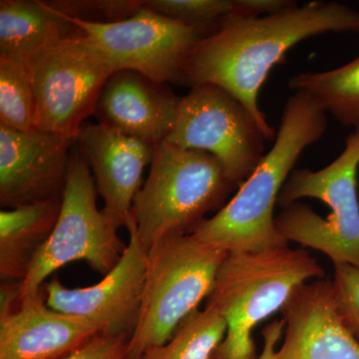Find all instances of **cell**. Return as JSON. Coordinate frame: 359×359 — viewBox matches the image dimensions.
<instances>
[{"mask_svg":"<svg viewBox=\"0 0 359 359\" xmlns=\"http://www.w3.org/2000/svg\"><path fill=\"white\" fill-rule=\"evenodd\" d=\"M75 142L93 171L97 192L104 201L103 214L117 230L127 229L155 146L99 123L84 124Z\"/></svg>","mask_w":359,"mask_h":359,"instance_id":"4fadbf2b","label":"cell"},{"mask_svg":"<svg viewBox=\"0 0 359 359\" xmlns=\"http://www.w3.org/2000/svg\"><path fill=\"white\" fill-rule=\"evenodd\" d=\"M285 330L283 320H275L266 325L263 330L264 346L257 359H276V346L282 339Z\"/></svg>","mask_w":359,"mask_h":359,"instance_id":"484cf974","label":"cell"},{"mask_svg":"<svg viewBox=\"0 0 359 359\" xmlns=\"http://www.w3.org/2000/svg\"><path fill=\"white\" fill-rule=\"evenodd\" d=\"M96 334L89 321L45 306L40 292L0 313V359H62Z\"/></svg>","mask_w":359,"mask_h":359,"instance_id":"2e32d148","label":"cell"},{"mask_svg":"<svg viewBox=\"0 0 359 359\" xmlns=\"http://www.w3.org/2000/svg\"><path fill=\"white\" fill-rule=\"evenodd\" d=\"M226 320L214 309H197L180 323L166 344L150 349L141 359H211L226 337Z\"/></svg>","mask_w":359,"mask_h":359,"instance_id":"ffe728a7","label":"cell"},{"mask_svg":"<svg viewBox=\"0 0 359 359\" xmlns=\"http://www.w3.org/2000/svg\"><path fill=\"white\" fill-rule=\"evenodd\" d=\"M358 169L359 129L327 167L292 171L278 201L280 235L323 252L334 264L359 269Z\"/></svg>","mask_w":359,"mask_h":359,"instance_id":"277c9868","label":"cell"},{"mask_svg":"<svg viewBox=\"0 0 359 359\" xmlns=\"http://www.w3.org/2000/svg\"><path fill=\"white\" fill-rule=\"evenodd\" d=\"M290 88L304 92L344 126L359 129V56L325 72H302L290 78Z\"/></svg>","mask_w":359,"mask_h":359,"instance_id":"d6986e66","label":"cell"},{"mask_svg":"<svg viewBox=\"0 0 359 359\" xmlns=\"http://www.w3.org/2000/svg\"><path fill=\"white\" fill-rule=\"evenodd\" d=\"M263 130L250 110L216 85L191 88L180 99L170 145L209 153L236 187L242 185L264 157Z\"/></svg>","mask_w":359,"mask_h":359,"instance_id":"9c48e42d","label":"cell"},{"mask_svg":"<svg viewBox=\"0 0 359 359\" xmlns=\"http://www.w3.org/2000/svg\"><path fill=\"white\" fill-rule=\"evenodd\" d=\"M226 255L191 233H170L151 245L140 313L127 359H141L171 339L180 323L207 299Z\"/></svg>","mask_w":359,"mask_h":359,"instance_id":"8992f818","label":"cell"},{"mask_svg":"<svg viewBox=\"0 0 359 359\" xmlns=\"http://www.w3.org/2000/svg\"><path fill=\"white\" fill-rule=\"evenodd\" d=\"M359 32V13L334 1H311L263 18L231 13L191 52L180 85L211 84L238 99L266 140L276 132L259 105L269 72L304 40L327 33Z\"/></svg>","mask_w":359,"mask_h":359,"instance_id":"6da1fadb","label":"cell"},{"mask_svg":"<svg viewBox=\"0 0 359 359\" xmlns=\"http://www.w3.org/2000/svg\"><path fill=\"white\" fill-rule=\"evenodd\" d=\"M164 85L136 71H116L101 90L94 116L99 124L158 145L173 128L181 99Z\"/></svg>","mask_w":359,"mask_h":359,"instance_id":"9a60e30c","label":"cell"},{"mask_svg":"<svg viewBox=\"0 0 359 359\" xmlns=\"http://www.w3.org/2000/svg\"><path fill=\"white\" fill-rule=\"evenodd\" d=\"M150 165L132 207L135 231L147 252L170 233H191L208 212L224 207L236 187L214 156L165 141L155 146Z\"/></svg>","mask_w":359,"mask_h":359,"instance_id":"5b68a950","label":"cell"},{"mask_svg":"<svg viewBox=\"0 0 359 359\" xmlns=\"http://www.w3.org/2000/svg\"><path fill=\"white\" fill-rule=\"evenodd\" d=\"M75 140L0 124V204L6 209L62 198Z\"/></svg>","mask_w":359,"mask_h":359,"instance_id":"7c38bea8","label":"cell"},{"mask_svg":"<svg viewBox=\"0 0 359 359\" xmlns=\"http://www.w3.org/2000/svg\"><path fill=\"white\" fill-rule=\"evenodd\" d=\"M62 198L0 212V278L22 283L33 259L50 238Z\"/></svg>","mask_w":359,"mask_h":359,"instance_id":"e0dca14e","label":"cell"},{"mask_svg":"<svg viewBox=\"0 0 359 359\" xmlns=\"http://www.w3.org/2000/svg\"><path fill=\"white\" fill-rule=\"evenodd\" d=\"M65 14L102 52L115 72L136 71L159 84H179L191 52L205 36L197 28L143 6L126 20L110 22Z\"/></svg>","mask_w":359,"mask_h":359,"instance_id":"30bf717a","label":"cell"},{"mask_svg":"<svg viewBox=\"0 0 359 359\" xmlns=\"http://www.w3.org/2000/svg\"><path fill=\"white\" fill-rule=\"evenodd\" d=\"M25 60L34 92L36 128L76 140L115 72L109 61L79 29Z\"/></svg>","mask_w":359,"mask_h":359,"instance_id":"ba28073f","label":"cell"},{"mask_svg":"<svg viewBox=\"0 0 359 359\" xmlns=\"http://www.w3.org/2000/svg\"><path fill=\"white\" fill-rule=\"evenodd\" d=\"M327 113L304 92H294L283 108L275 143L237 194L191 235L226 252L287 247L276 224L275 208L295 163L327 130Z\"/></svg>","mask_w":359,"mask_h":359,"instance_id":"7a4b0ae2","label":"cell"},{"mask_svg":"<svg viewBox=\"0 0 359 359\" xmlns=\"http://www.w3.org/2000/svg\"><path fill=\"white\" fill-rule=\"evenodd\" d=\"M127 230L129 242L121 259L100 282L92 287L67 289L53 278L43 287L47 306L89 321L98 334L131 337L140 313L147 250L139 241L133 218Z\"/></svg>","mask_w":359,"mask_h":359,"instance_id":"8fae6325","label":"cell"},{"mask_svg":"<svg viewBox=\"0 0 359 359\" xmlns=\"http://www.w3.org/2000/svg\"><path fill=\"white\" fill-rule=\"evenodd\" d=\"M77 30L51 4L39 0L0 1V54L27 58Z\"/></svg>","mask_w":359,"mask_h":359,"instance_id":"ac0fdd59","label":"cell"},{"mask_svg":"<svg viewBox=\"0 0 359 359\" xmlns=\"http://www.w3.org/2000/svg\"><path fill=\"white\" fill-rule=\"evenodd\" d=\"M332 285L340 318L359 340V269L334 264Z\"/></svg>","mask_w":359,"mask_h":359,"instance_id":"603a6c76","label":"cell"},{"mask_svg":"<svg viewBox=\"0 0 359 359\" xmlns=\"http://www.w3.org/2000/svg\"><path fill=\"white\" fill-rule=\"evenodd\" d=\"M97 193L88 161L77 144L73 145L57 223L20 285V301L39 294L44 280L72 262H87L104 276L120 261L127 245L97 208Z\"/></svg>","mask_w":359,"mask_h":359,"instance_id":"52a82bcc","label":"cell"},{"mask_svg":"<svg viewBox=\"0 0 359 359\" xmlns=\"http://www.w3.org/2000/svg\"><path fill=\"white\" fill-rule=\"evenodd\" d=\"M297 6L292 0H233V13L249 18H263Z\"/></svg>","mask_w":359,"mask_h":359,"instance_id":"d4e9b609","label":"cell"},{"mask_svg":"<svg viewBox=\"0 0 359 359\" xmlns=\"http://www.w3.org/2000/svg\"><path fill=\"white\" fill-rule=\"evenodd\" d=\"M0 124L18 131H32L35 98L25 57L0 54Z\"/></svg>","mask_w":359,"mask_h":359,"instance_id":"44dd1931","label":"cell"},{"mask_svg":"<svg viewBox=\"0 0 359 359\" xmlns=\"http://www.w3.org/2000/svg\"><path fill=\"white\" fill-rule=\"evenodd\" d=\"M280 313L285 337L276 359H359V340L340 318L332 280L304 283Z\"/></svg>","mask_w":359,"mask_h":359,"instance_id":"5bb4252c","label":"cell"},{"mask_svg":"<svg viewBox=\"0 0 359 359\" xmlns=\"http://www.w3.org/2000/svg\"><path fill=\"white\" fill-rule=\"evenodd\" d=\"M142 6L197 28L205 36L235 8L233 0H150L142 1Z\"/></svg>","mask_w":359,"mask_h":359,"instance_id":"7402d4cb","label":"cell"},{"mask_svg":"<svg viewBox=\"0 0 359 359\" xmlns=\"http://www.w3.org/2000/svg\"><path fill=\"white\" fill-rule=\"evenodd\" d=\"M130 337L98 334L62 359H127Z\"/></svg>","mask_w":359,"mask_h":359,"instance_id":"cb8c5ba5","label":"cell"},{"mask_svg":"<svg viewBox=\"0 0 359 359\" xmlns=\"http://www.w3.org/2000/svg\"><path fill=\"white\" fill-rule=\"evenodd\" d=\"M325 276V269L308 250L290 245L228 252L205 304L228 325L211 359L259 358L255 328L282 311L299 287Z\"/></svg>","mask_w":359,"mask_h":359,"instance_id":"3957f363","label":"cell"}]
</instances>
